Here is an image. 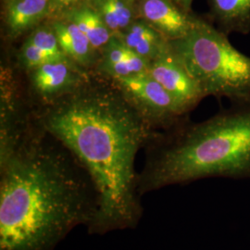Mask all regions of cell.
Instances as JSON below:
<instances>
[{"label": "cell", "instance_id": "7a4b0ae2", "mask_svg": "<svg viewBox=\"0 0 250 250\" xmlns=\"http://www.w3.org/2000/svg\"><path fill=\"white\" fill-rule=\"evenodd\" d=\"M48 136L29 132L0 159V250H55L98 214L99 192L89 174Z\"/></svg>", "mask_w": 250, "mask_h": 250}, {"label": "cell", "instance_id": "d6986e66", "mask_svg": "<svg viewBox=\"0 0 250 250\" xmlns=\"http://www.w3.org/2000/svg\"><path fill=\"white\" fill-rule=\"evenodd\" d=\"M126 1H128V2H130V3H133V2L136 1V0H126Z\"/></svg>", "mask_w": 250, "mask_h": 250}, {"label": "cell", "instance_id": "8fae6325", "mask_svg": "<svg viewBox=\"0 0 250 250\" xmlns=\"http://www.w3.org/2000/svg\"><path fill=\"white\" fill-rule=\"evenodd\" d=\"M216 27L229 36L250 34V0H209Z\"/></svg>", "mask_w": 250, "mask_h": 250}, {"label": "cell", "instance_id": "6da1fadb", "mask_svg": "<svg viewBox=\"0 0 250 250\" xmlns=\"http://www.w3.org/2000/svg\"><path fill=\"white\" fill-rule=\"evenodd\" d=\"M41 129L63 145L89 174L99 195L89 234L134 229L143 216L134 161L158 136L153 125L113 86L85 81L52 101Z\"/></svg>", "mask_w": 250, "mask_h": 250}, {"label": "cell", "instance_id": "7c38bea8", "mask_svg": "<svg viewBox=\"0 0 250 250\" xmlns=\"http://www.w3.org/2000/svg\"><path fill=\"white\" fill-rule=\"evenodd\" d=\"M50 12V0H10L7 13L9 36L22 35L37 25Z\"/></svg>", "mask_w": 250, "mask_h": 250}, {"label": "cell", "instance_id": "5bb4252c", "mask_svg": "<svg viewBox=\"0 0 250 250\" xmlns=\"http://www.w3.org/2000/svg\"><path fill=\"white\" fill-rule=\"evenodd\" d=\"M91 5L99 15L113 36H119L134 21L132 3L126 0H91Z\"/></svg>", "mask_w": 250, "mask_h": 250}, {"label": "cell", "instance_id": "52a82bcc", "mask_svg": "<svg viewBox=\"0 0 250 250\" xmlns=\"http://www.w3.org/2000/svg\"><path fill=\"white\" fill-rule=\"evenodd\" d=\"M30 72L37 94L48 101L71 93L87 80L80 66L69 58L45 63Z\"/></svg>", "mask_w": 250, "mask_h": 250}, {"label": "cell", "instance_id": "9a60e30c", "mask_svg": "<svg viewBox=\"0 0 250 250\" xmlns=\"http://www.w3.org/2000/svg\"><path fill=\"white\" fill-rule=\"evenodd\" d=\"M26 42L46 53L66 56L60 46L58 37L51 25L37 27L27 38Z\"/></svg>", "mask_w": 250, "mask_h": 250}, {"label": "cell", "instance_id": "5b68a950", "mask_svg": "<svg viewBox=\"0 0 250 250\" xmlns=\"http://www.w3.org/2000/svg\"><path fill=\"white\" fill-rule=\"evenodd\" d=\"M127 100L154 126L172 129L187 112L147 72L110 79Z\"/></svg>", "mask_w": 250, "mask_h": 250}, {"label": "cell", "instance_id": "8992f818", "mask_svg": "<svg viewBox=\"0 0 250 250\" xmlns=\"http://www.w3.org/2000/svg\"><path fill=\"white\" fill-rule=\"evenodd\" d=\"M147 72L173 97L188 112L205 98L197 82L169 49L150 62Z\"/></svg>", "mask_w": 250, "mask_h": 250}, {"label": "cell", "instance_id": "3957f363", "mask_svg": "<svg viewBox=\"0 0 250 250\" xmlns=\"http://www.w3.org/2000/svg\"><path fill=\"white\" fill-rule=\"evenodd\" d=\"M210 177L250 178V103L233 104L204 122L158 134L147 146L137 188L142 197Z\"/></svg>", "mask_w": 250, "mask_h": 250}, {"label": "cell", "instance_id": "ba28073f", "mask_svg": "<svg viewBox=\"0 0 250 250\" xmlns=\"http://www.w3.org/2000/svg\"><path fill=\"white\" fill-rule=\"evenodd\" d=\"M140 15L150 26L169 41L186 36L194 16L184 11L172 0H141Z\"/></svg>", "mask_w": 250, "mask_h": 250}, {"label": "cell", "instance_id": "ac0fdd59", "mask_svg": "<svg viewBox=\"0 0 250 250\" xmlns=\"http://www.w3.org/2000/svg\"><path fill=\"white\" fill-rule=\"evenodd\" d=\"M172 1L184 11L190 13V9H191V5H192L193 0H172Z\"/></svg>", "mask_w": 250, "mask_h": 250}, {"label": "cell", "instance_id": "e0dca14e", "mask_svg": "<svg viewBox=\"0 0 250 250\" xmlns=\"http://www.w3.org/2000/svg\"><path fill=\"white\" fill-rule=\"evenodd\" d=\"M90 1L91 0H50L52 12H63L64 14L83 4L90 3Z\"/></svg>", "mask_w": 250, "mask_h": 250}, {"label": "cell", "instance_id": "9c48e42d", "mask_svg": "<svg viewBox=\"0 0 250 250\" xmlns=\"http://www.w3.org/2000/svg\"><path fill=\"white\" fill-rule=\"evenodd\" d=\"M50 25L58 37L63 53L73 62L85 68L99 63V51L78 26L66 19L56 20Z\"/></svg>", "mask_w": 250, "mask_h": 250}, {"label": "cell", "instance_id": "30bf717a", "mask_svg": "<svg viewBox=\"0 0 250 250\" xmlns=\"http://www.w3.org/2000/svg\"><path fill=\"white\" fill-rule=\"evenodd\" d=\"M118 36L128 48L150 62L169 49V40L144 20L134 21Z\"/></svg>", "mask_w": 250, "mask_h": 250}, {"label": "cell", "instance_id": "4fadbf2b", "mask_svg": "<svg viewBox=\"0 0 250 250\" xmlns=\"http://www.w3.org/2000/svg\"><path fill=\"white\" fill-rule=\"evenodd\" d=\"M65 19L78 26L99 53L113 36L97 9L89 3L69 10L65 13Z\"/></svg>", "mask_w": 250, "mask_h": 250}, {"label": "cell", "instance_id": "2e32d148", "mask_svg": "<svg viewBox=\"0 0 250 250\" xmlns=\"http://www.w3.org/2000/svg\"><path fill=\"white\" fill-rule=\"evenodd\" d=\"M64 58H68V57L46 53L36 46L27 43L26 41L24 42V44L22 45L19 52V62L24 69H26L27 71L34 70L43 64L64 59Z\"/></svg>", "mask_w": 250, "mask_h": 250}, {"label": "cell", "instance_id": "277c9868", "mask_svg": "<svg viewBox=\"0 0 250 250\" xmlns=\"http://www.w3.org/2000/svg\"><path fill=\"white\" fill-rule=\"evenodd\" d=\"M169 45L205 97L250 103V57L237 50L217 27L194 16L188 34Z\"/></svg>", "mask_w": 250, "mask_h": 250}]
</instances>
